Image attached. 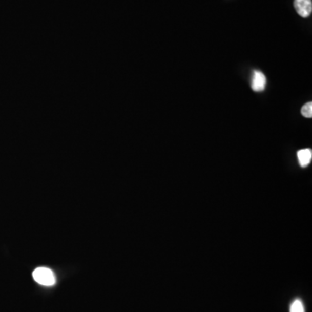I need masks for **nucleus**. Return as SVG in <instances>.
Listing matches in <instances>:
<instances>
[{
  "instance_id": "4",
  "label": "nucleus",
  "mask_w": 312,
  "mask_h": 312,
  "mask_svg": "<svg viewBox=\"0 0 312 312\" xmlns=\"http://www.w3.org/2000/svg\"><path fill=\"white\" fill-rule=\"evenodd\" d=\"M298 159L301 167H307L310 163L312 159V151L310 149H304L298 152Z\"/></svg>"
},
{
  "instance_id": "2",
  "label": "nucleus",
  "mask_w": 312,
  "mask_h": 312,
  "mask_svg": "<svg viewBox=\"0 0 312 312\" xmlns=\"http://www.w3.org/2000/svg\"><path fill=\"white\" fill-rule=\"evenodd\" d=\"M294 7L302 17H308L311 14V0H294Z\"/></svg>"
},
{
  "instance_id": "1",
  "label": "nucleus",
  "mask_w": 312,
  "mask_h": 312,
  "mask_svg": "<svg viewBox=\"0 0 312 312\" xmlns=\"http://www.w3.org/2000/svg\"><path fill=\"white\" fill-rule=\"evenodd\" d=\"M33 279L37 284L44 286H53L56 284V276L53 272L46 267H38L32 273Z\"/></svg>"
},
{
  "instance_id": "3",
  "label": "nucleus",
  "mask_w": 312,
  "mask_h": 312,
  "mask_svg": "<svg viewBox=\"0 0 312 312\" xmlns=\"http://www.w3.org/2000/svg\"><path fill=\"white\" fill-rule=\"evenodd\" d=\"M266 85V77L261 71H255L253 72L252 88L254 91L260 92L265 89Z\"/></svg>"
},
{
  "instance_id": "6",
  "label": "nucleus",
  "mask_w": 312,
  "mask_h": 312,
  "mask_svg": "<svg viewBox=\"0 0 312 312\" xmlns=\"http://www.w3.org/2000/svg\"><path fill=\"white\" fill-rule=\"evenodd\" d=\"M301 114L304 115V117L306 118H311L312 116V103L307 102L306 104H304L303 108L301 109Z\"/></svg>"
},
{
  "instance_id": "5",
  "label": "nucleus",
  "mask_w": 312,
  "mask_h": 312,
  "mask_svg": "<svg viewBox=\"0 0 312 312\" xmlns=\"http://www.w3.org/2000/svg\"><path fill=\"white\" fill-rule=\"evenodd\" d=\"M290 312H305L304 311V304L301 300L296 299L290 305Z\"/></svg>"
}]
</instances>
